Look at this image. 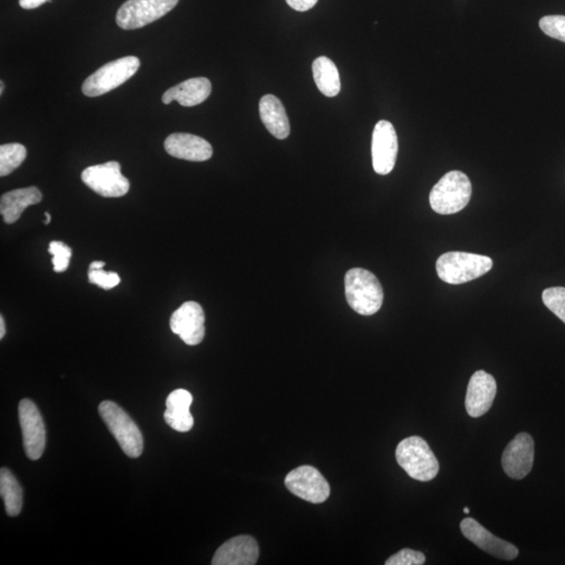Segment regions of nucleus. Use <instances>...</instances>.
Segmentation results:
<instances>
[{"label": "nucleus", "mask_w": 565, "mask_h": 565, "mask_svg": "<svg viewBox=\"0 0 565 565\" xmlns=\"http://www.w3.org/2000/svg\"><path fill=\"white\" fill-rule=\"evenodd\" d=\"M45 217H47V220H45V224H49L50 223V215L49 213H45Z\"/></svg>", "instance_id": "obj_34"}, {"label": "nucleus", "mask_w": 565, "mask_h": 565, "mask_svg": "<svg viewBox=\"0 0 565 565\" xmlns=\"http://www.w3.org/2000/svg\"><path fill=\"white\" fill-rule=\"evenodd\" d=\"M212 93V83L206 77H193L168 89L161 100L168 105L178 101L181 106L193 107L204 103Z\"/></svg>", "instance_id": "obj_18"}, {"label": "nucleus", "mask_w": 565, "mask_h": 565, "mask_svg": "<svg viewBox=\"0 0 565 565\" xmlns=\"http://www.w3.org/2000/svg\"><path fill=\"white\" fill-rule=\"evenodd\" d=\"M47 2H50V0H19V5H21L23 9L32 10L39 8V6Z\"/></svg>", "instance_id": "obj_31"}, {"label": "nucleus", "mask_w": 565, "mask_h": 565, "mask_svg": "<svg viewBox=\"0 0 565 565\" xmlns=\"http://www.w3.org/2000/svg\"><path fill=\"white\" fill-rule=\"evenodd\" d=\"M259 545L248 535L236 536L221 545L213 557V565H253L259 560Z\"/></svg>", "instance_id": "obj_16"}, {"label": "nucleus", "mask_w": 565, "mask_h": 565, "mask_svg": "<svg viewBox=\"0 0 565 565\" xmlns=\"http://www.w3.org/2000/svg\"><path fill=\"white\" fill-rule=\"evenodd\" d=\"M205 315L196 302H187L171 316L170 328L188 346H197L205 335Z\"/></svg>", "instance_id": "obj_12"}, {"label": "nucleus", "mask_w": 565, "mask_h": 565, "mask_svg": "<svg viewBox=\"0 0 565 565\" xmlns=\"http://www.w3.org/2000/svg\"><path fill=\"white\" fill-rule=\"evenodd\" d=\"M545 306L565 324V287H551L542 292Z\"/></svg>", "instance_id": "obj_25"}, {"label": "nucleus", "mask_w": 565, "mask_h": 565, "mask_svg": "<svg viewBox=\"0 0 565 565\" xmlns=\"http://www.w3.org/2000/svg\"><path fill=\"white\" fill-rule=\"evenodd\" d=\"M25 158H27V149L22 144L13 142L0 147V177L15 171L21 167Z\"/></svg>", "instance_id": "obj_24"}, {"label": "nucleus", "mask_w": 565, "mask_h": 565, "mask_svg": "<svg viewBox=\"0 0 565 565\" xmlns=\"http://www.w3.org/2000/svg\"><path fill=\"white\" fill-rule=\"evenodd\" d=\"M396 459L409 477L420 482H430L438 476V460L424 439L414 436L401 441Z\"/></svg>", "instance_id": "obj_3"}, {"label": "nucleus", "mask_w": 565, "mask_h": 565, "mask_svg": "<svg viewBox=\"0 0 565 565\" xmlns=\"http://www.w3.org/2000/svg\"><path fill=\"white\" fill-rule=\"evenodd\" d=\"M539 27H541L545 35L565 42V16H544L539 22Z\"/></svg>", "instance_id": "obj_27"}, {"label": "nucleus", "mask_w": 565, "mask_h": 565, "mask_svg": "<svg viewBox=\"0 0 565 565\" xmlns=\"http://www.w3.org/2000/svg\"><path fill=\"white\" fill-rule=\"evenodd\" d=\"M318 0H286L290 8L298 12H306L314 8Z\"/></svg>", "instance_id": "obj_30"}, {"label": "nucleus", "mask_w": 565, "mask_h": 565, "mask_svg": "<svg viewBox=\"0 0 565 565\" xmlns=\"http://www.w3.org/2000/svg\"><path fill=\"white\" fill-rule=\"evenodd\" d=\"M193 397L190 392L180 388L168 396L164 415L167 424L179 433L192 430L194 418L190 412Z\"/></svg>", "instance_id": "obj_19"}, {"label": "nucleus", "mask_w": 565, "mask_h": 565, "mask_svg": "<svg viewBox=\"0 0 565 565\" xmlns=\"http://www.w3.org/2000/svg\"><path fill=\"white\" fill-rule=\"evenodd\" d=\"M165 149L171 157L190 161H205L213 155L209 141L190 133H173L165 141Z\"/></svg>", "instance_id": "obj_17"}, {"label": "nucleus", "mask_w": 565, "mask_h": 565, "mask_svg": "<svg viewBox=\"0 0 565 565\" xmlns=\"http://www.w3.org/2000/svg\"><path fill=\"white\" fill-rule=\"evenodd\" d=\"M346 298L355 313L373 315L378 313L383 304L382 286L371 271L353 269L345 277Z\"/></svg>", "instance_id": "obj_1"}, {"label": "nucleus", "mask_w": 565, "mask_h": 565, "mask_svg": "<svg viewBox=\"0 0 565 565\" xmlns=\"http://www.w3.org/2000/svg\"><path fill=\"white\" fill-rule=\"evenodd\" d=\"M314 77L317 88L328 97L340 94L342 83L339 69L327 57H318L313 64Z\"/></svg>", "instance_id": "obj_22"}, {"label": "nucleus", "mask_w": 565, "mask_h": 565, "mask_svg": "<svg viewBox=\"0 0 565 565\" xmlns=\"http://www.w3.org/2000/svg\"><path fill=\"white\" fill-rule=\"evenodd\" d=\"M19 422H21L23 448L25 453L32 460L41 458L45 443H47V432L41 412L34 402L23 399L18 408Z\"/></svg>", "instance_id": "obj_10"}, {"label": "nucleus", "mask_w": 565, "mask_h": 565, "mask_svg": "<svg viewBox=\"0 0 565 565\" xmlns=\"http://www.w3.org/2000/svg\"><path fill=\"white\" fill-rule=\"evenodd\" d=\"M398 149V136L392 123H377L372 139L373 168L377 174L387 175L394 170Z\"/></svg>", "instance_id": "obj_11"}, {"label": "nucleus", "mask_w": 565, "mask_h": 565, "mask_svg": "<svg viewBox=\"0 0 565 565\" xmlns=\"http://www.w3.org/2000/svg\"><path fill=\"white\" fill-rule=\"evenodd\" d=\"M141 67L138 57L127 56L103 65L89 76L82 86V93L89 97L100 96L118 88L132 77Z\"/></svg>", "instance_id": "obj_6"}, {"label": "nucleus", "mask_w": 565, "mask_h": 565, "mask_svg": "<svg viewBox=\"0 0 565 565\" xmlns=\"http://www.w3.org/2000/svg\"><path fill=\"white\" fill-rule=\"evenodd\" d=\"M493 268L491 258L464 251H450L437 261V274L442 281L460 285L483 277Z\"/></svg>", "instance_id": "obj_2"}, {"label": "nucleus", "mask_w": 565, "mask_h": 565, "mask_svg": "<svg viewBox=\"0 0 565 565\" xmlns=\"http://www.w3.org/2000/svg\"><path fill=\"white\" fill-rule=\"evenodd\" d=\"M101 418L108 427L122 451L129 458L141 457L144 450V439L135 422L129 417L124 409L113 401H103L99 406Z\"/></svg>", "instance_id": "obj_5"}, {"label": "nucleus", "mask_w": 565, "mask_h": 565, "mask_svg": "<svg viewBox=\"0 0 565 565\" xmlns=\"http://www.w3.org/2000/svg\"><path fill=\"white\" fill-rule=\"evenodd\" d=\"M4 90H5V84L4 81L0 82V94H4Z\"/></svg>", "instance_id": "obj_35"}, {"label": "nucleus", "mask_w": 565, "mask_h": 565, "mask_svg": "<svg viewBox=\"0 0 565 565\" xmlns=\"http://www.w3.org/2000/svg\"><path fill=\"white\" fill-rule=\"evenodd\" d=\"M88 278L90 283L105 290L113 289L121 283V278L116 272H107L103 269L89 270Z\"/></svg>", "instance_id": "obj_29"}, {"label": "nucleus", "mask_w": 565, "mask_h": 565, "mask_svg": "<svg viewBox=\"0 0 565 565\" xmlns=\"http://www.w3.org/2000/svg\"><path fill=\"white\" fill-rule=\"evenodd\" d=\"M42 194L36 187L17 188L5 193L0 200V213L5 223L13 224L27 207L41 203Z\"/></svg>", "instance_id": "obj_20"}, {"label": "nucleus", "mask_w": 565, "mask_h": 565, "mask_svg": "<svg viewBox=\"0 0 565 565\" xmlns=\"http://www.w3.org/2000/svg\"><path fill=\"white\" fill-rule=\"evenodd\" d=\"M81 178L89 188L105 198L125 196L130 188L129 180L122 174L118 161L88 167L82 172Z\"/></svg>", "instance_id": "obj_8"}, {"label": "nucleus", "mask_w": 565, "mask_h": 565, "mask_svg": "<svg viewBox=\"0 0 565 565\" xmlns=\"http://www.w3.org/2000/svg\"><path fill=\"white\" fill-rule=\"evenodd\" d=\"M497 391L495 377L485 372L474 373L467 387L465 406L470 417H482L489 412Z\"/></svg>", "instance_id": "obj_15"}, {"label": "nucleus", "mask_w": 565, "mask_h": 565, "mask_svg": "<svg viewBox=\"0 0 565 565\" xmlns=\"http://www.w3.org/2000/svg\"><path fill=\"white\" fill-rule=\"evenodd\" d=\"M464 513H465V515H469V513H470L469 508H467V506H466V508H464Z\"/></svg>", "instance_id": "obj_36"}, {"label": "nucleus", "mask_w": 565, "mask_h": 565, "mask_svg": "<svg viewBox=\"0 0 565 565\" xmlns=\"http://www.w3.org/2000/svg\"><path fill=\"white\" fill-rule=\"evenodd\" d=\"M179 0H127L116 13V23L123 30L146 27L172 11Z\"/></svg>", "instance_id": "obj_7"}, {"label": "nucleus", "mask_w": 565, "mask_h": 565, "mask_svg": "<svg viewBox=\"0 0 565 565\" xmlns=\"http://www.w3.org/2000/svg\"><path fill=\"white\" fill-rule=\"evenodd\" d=\"M534 440L527 433H518L503 453L502 464L506 476L523 479L528 476L534 464Z\"/></svg>", "instance_id": "obj_13"}, {"label": "nucleus", "mask_w": 565, "mask_h": 565, "mask_svg": "<svg viewBox=\"0 0 565 565\" xmlns=\"http://www.w3.org/2000/svg\"><path fill=\"white\" fill-rule=\"evenodd\" d=\"M104 266H105V263L102 261H95L89 265V270L103 269Z\"/></svg>", "instance_id": "obj_32"}, {"label": "nucleus", "mask_w": 565, "mask_h": 565, "mask_svg": "<svg viewBox=\"0 0 565 565\" xmlns=\"http://www.w3.org/2000/svg\"><path fill=\"white\" fill-rule=\"evenodd\" d=\"M460 531L469 542L489 555L503 560H513L518 556L515 544L503 541L478 523L476 519L466 518L460 523Z\"/></svg>", "instance_id": "obj_14"}, {"label": "nucleus", "mask_w": 565, "mask_h": 565, "mask_svg": "<svg viewBox=\"0 0 565 565\" xmlns=\"http://www.w3.org/2000/svg\"><path fill=\"white\" fill-rule=\"evenodd\" d=\"M426 560L425 555L421 551L411 549H404L389 557L387 565H421Z\"/></svg>", "instance_id": "obj_28"}, {"label": "nucleus", "mask_w": 565, "mask_h": 565, "mask_svg": "<svg viewBox=\"0 0 565 565\" xmlns=\"http://www.w3.org/2000/svg\"><path fill=\"white\" fill-rule=\"evenodd\" d=\"M49 252L53 256L51 262L56 272H64L68 269L70 258L73 256L69 246L61 241H53L49 245Z\"/></svg>", "instance_id": "obj_26"}, {"label": "nucleus", "mask_w": 565, "mask_h": 565, "mask_svg": "<svg viewBox=\"0 0 565 565\" xmlns=\"http://www.w3.org/2000/svg\"><path fill=\"white\" fill-rule=\"evenodd\" d=\"M285 486L292 495L313 504L326 502L330 497L327 479L313 466L297 467L289 472Z\"/></svg>", "instance_id": "obj_9"}, {"label": "nucleus", "mask_w": 565, "mask_h": 565, "mask_svg": "<svg viewBox=\"0 0 565 565\" xmlns=\"http://www.w3.org/2000/svg\"><path fill=\"white\" fill-rule=\"evenodd\" d=\"M472 194L470 179L460 171L448 172L433 187L430 194L432 209L441 215H452L465 209Z\"/></svg>", "instance_id": "obj_4"}, {"label": "nucleus", "mask_w": 565, "mask_h": 565, "mask_svg": "<svg viewBox=\"0 0 565 565\" xmlns=\"http://www.w3.org/2000/svg\"><path fill=\"white\" fill-rule=\"evenodd\" d=\"M260 118L269 132L278 140L287 139L290 124L287 114L280 100L274 95H266L260 101Z\"/></svg>", "instance_id": "obj_21"}, {"label": "nucleus", "mask_w": 565, "mask_h": 565, "mask_svg": "<svg viewBox=\"0 0 565 565\" xmlns=\"http://www.w3.org/2000/svg\"><path fill=\"white\" fill-rule=\"evenodd\" d=\"M0 495L5 502L6 515L17 516L23 509V489L8 469L0 470Z\"/></svg>", "instance_id": "obj_23"}, {"label": "nucleus", "mask_w": 565, "mask_h": 565, "mask_svg": "<svg viewBox=\"0 0 565 565\" xmlns=\"http://www.w3.org/2000/svg\"><path fill=\"white\" fill-rule=\"evenodd\" d=\"M5 335V324L4 320V316H0V339H4Z\"/></svg>", "instance_id": "obj_33"}]
</instances>
